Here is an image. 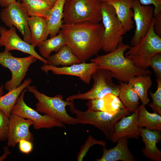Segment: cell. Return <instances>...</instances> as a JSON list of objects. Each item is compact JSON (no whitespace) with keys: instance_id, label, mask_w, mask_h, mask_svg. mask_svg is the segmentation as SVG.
<instances>
[{"instance_id":"cell-5","label":"cell","mask_w":161,"mask_h":161,"mask_svg":"<svg viewBox=\"0 0 161 161\" xmlns=\"http://www.w3.org/2000/svg\"><path fill=\"white\" fill-rule=\"evenodd\" d=\"M33 94L38 101L36 104V110L55 118L64 124L75 125L79 123L76 118L67 113L66 107L70 105L73 101H65L63 97L57 95L53 97L48 96L39 92L35 86L28 85L26 88Z\"/></svg>"},{"instance_id":"cell-31","label":"cell","mask_w":161,"mask_h":161,"mask_svg":"<svg viewBox=\"0 0 161 161\" xmlns=\"http://www.w3.org/2000/svg\"><path fill=\"white\" fill-rule=\"evenodd\" d=\"M95 144L100 145L103 147H106V142L103 140H97L93 138L91 135L89 136L81 147L77 157V160L83 161L90 148Z\"/></svg>"},{"instance_id":"cell-23","label":"cell","mask_w":161,"mask_h":161,"mask_svg":"<svg viewBox=\"0 0 161 161\" xmlns=\"http://www.w3.org/2000/svg\"><path fill=\"white\" fill-rule=\"evenodd\" d=\"M128 84L137 94L142 104L147 105L150 100L148 92L151 87L152 81L150 75L136 76L130 79Z\"/></svg>"},{"instance_id":"cell-7","label":"cell","mask_w":161,"mask_h":161,"mask_svg":"<svg viewBox=\"0 0 161 161\" xmlns=\"http://www.w3.org/2000/svg\"><path fill=\"white\" fill-rule=\"evenodd\" d=\"M102 21L104 27L102 37V49L106 53L115 49L122 42L126 32L116 14L114 9L107 2L102 3Z\"/></svg>"},{"instance_id":"cell-15","label":"cell","mask_w":161,"mask_h":161,"mask_svg":"<svg viewBox=\"0 0 161 161\" xmlns=\"http://www.w3.org/2000/svg\"><path fill=\"white\" fill-rule=\"evenodd\" d=\"M9 119L7 139L8 146L15 147L22 139L33 141V135L29 130L30 126L33 124L32 120L12 113Z\"/></svg>"},{"instance_id":"cell-2","label":"cell","mask_w":161,"mask_h":161,"mask_svg":"<svg viewBox=\"0 0 161 161\" xmlns=\"http://www.w3.org/2000/svg\"><path fill=\"white\" fill-rule=\"evenodd\" d=\"M129 47L122 42L115 49L105 55H97L90 61L96 64L97 69L110 71L119 82L127 83L133 77L151 74L150 71L147 69L136 67L130 59L124 56V52Z\"/></svg>"},{"instance_id":"cell-24","label":"cell","mask_w":161,"mask_h":161,"mask_svg":"<svg viewBox=\"0 0 161 161\" xmlns=\"http://www.w3.org/2000/svg\"><path fill=\"white\" fill-rule=\"evenodd\" d=\"M46 59L49 64L56 66H67L81 63L72 49L66 44L63 46L56 54Z\"/></svg>"},{"instance_id":"cell-38","label":"cell","mask_w":161,"mask_h":161,"mask_svg":"<svg viewBox=\"0 0 161 161\" xmlns=\"http://www.w3.org/2000/svg\"><path fill=\"white\" fill-rule=\"evenodd\" d=\"M16 1V0H0V5L5 8Z\"/></svg>"},{"instance_id":"cell-17","label":"cell","mask_w":161,"mask_h":161,"mask_svg":"<svg viewBox=\"0 0 161 161\" xmlns=\"http://www.w3.org/2000/svg\"><path fill=\"white\" fill-rule=\"evenodd\" d=\"M139 127L140 136L145 144V148L142 150L144 156L154 161H160L161 151L156 146L161 140L160 131Z\"/></svg>"},{"instance_id":"cell-22","label":"cell","mask_w":161,"mask_h":161,"mask_svg":"<svg viewBox=\"0 0 161 161\" xmlns=\"http://www.w3.org/2000/svg\"><path fill=\"white\" fill-rule=\"evenodd\" d=\"M30 17L38 16L47 19L54 4L47 0H18Z\"/></svg>"},{"instance_id":"cell-19","label":"cell","mask_w":161,"mask_h":161,"mask_svg":"<svg viewBox=\"0 0 161 161\" xmlns=\"http://www.w3.org/2000/svg\"><path fill=\"white\" fill-rule=\"evenodd\" d=\"M107 2L114 8L117 17L126 32L133 28V0H109Z\"/></svg>"},{"instance_id":"cell-6","label":"cell","mask_w":161,"mask_h":161,"mask_svg":"<svg viewBox=\"0 0 161 161\" xmlns=\"http://www.w3.org/2000/svg\"><path fill=\"white\" fill-rule=\"evenodd\" d=\"M70 110L76 115L79 123L93 125L101 130L106 137L111 140L116 123L122 117L128 116L130 112L126 109L110 114L100 111H82L75 107L74 102L70 105Z\"/></svg>"},{"instance_id":"cell-27","label":"cell","mask_w":161,"mask_h":161,"mask_svg":"<svg viewBox=\"0 0 161 161\" xmlns=\"http://www.w3.org/2000/svg\"><path fill=\"white\" fill-rule=\"evenodd\" d=\"M119 84L118 97L126 108L132 113L138 108L140 104L139 97L137 93L128 83L119 82Z\"/></svg>"},{"instance_id":"cell-25","label":"cell","mask_w":161,"mask_h":161,"mask_svg":"<svg viewBox=\"0 0 161 161\" xmlns=\"http://www.w3.org/2000/svg\"><path fill=\"white\" fill-rule=\"evenodd\" d=\"M66 0H57L47 19L49 25L50 38L56 35L63 24L64 6Z\"/></svg>"},{"instance_id":"cell-21","label":"cell","mask_w":161,"mask_h":161,"mask_svg":"<svg viewBox=\"0 0 161 161\" xmlns=\"http://www.w3.org/2000/svg\"><path fill=\"white\" fill-rule=\"evenodd\" d=\"M32 82L31 79L28 78L17 88L9 91L5 95L0 96V110L8 117L9 118L12 110L21 92Z\"/></svg>"},{"instance_id":"cell-32","label":"cell","mask_w":161,"mask_h":161,"mask_svg":"<svg viewBox=\"0 0 161 161\" xmlns=\"http://www.w3.org/2000/svg\"><path fill=\"white\" fill-rule=\"evenodd\" d=\"M9 119L0 110V141L7 140Z\"/></svg>"},{"instance_id":"cell-41","label":"cell","mask_w":161,"mask_h":161,"mask_svg":"<svg viewBox=\"0 0 161 161\" xmlns=\"http://www.w3.org/2000/svg\"><path fill=\"white\" fill-rule=\"evenodd\" d=\"M48 0V1H49L53 3L54 4H55V2H56V0Z\"/></svg>"},{"instance_id":"cell-30","label":"cell","mask_w":161,"mask_h":161,"mask_svg":"<svg viewBox=\"0 0 161 161\" xmlns=\"http://www.w3.org/2000/svg\"><path fill=\"white\" fill-rule=\"evenodd\" d=\"M157 89L155 92H150V94L152 98V102L148 104L154 112L161 115V79L157 80Z\"/></svg>"},{"instance_id":"cell-29","label":"cell","mask_w":161,"mask_h":161,"mask_svg":"<svg viewBox=\"0 0 161 161\" xmlns=\"http://www.w3.org/2000/svg\"><path fill=\"white\" fill-rule=\"evenodd\" d=\"M103 98L104 112L113 114L119 110L126 109L118 96L109 94L105 96Z\"/></svg>"},{"instance_id":"cell-33","label":"cell","mask_w":161,"mask_h":161,"mask_svg":"<svg viewBox=\"0 0 161 161\" xmlns=\"http://www.w3.org/2000/svg\"><path fill=\"white\" fill-rule=\"evenodd\" d=\"M149 66L153 70L157 80L161 79V53H157L151 58Z\"/></svg>"},{"instance_id":"cell-18","label":"cell","mask_w":161,"mask_h":161,"mask_svg":"<svg viewBox=\"0 0 161 161\" xmlns=\"http://www.w3.org/2000/svg\"><path fill=\"white\" fill-rule=\"evenodd\" d=\"M116 145L107 149L103 147V154L100 159L95 161H135V159L128 147V139L122 137L119 139Z\"/></svg>"},{"instance_id":"cell-8","label":"cell","mask_w":161,"mask_h":161,"mask_svg":"<svg viewBox=\"0 0 161 161\" xmlns=\"http://www.w3.org/2000/svg\"><path fill=\"white\" fill-rule=\"evenodd\" d=\"M114 78L113 75L110 71L104 69H97L92 76L94 83L92 88L86 92L71 95L66 99V100L101 98L109 94L118 97L120 86L113 82Z\"/></svg>"},{"instance_id":"cell-16","label":"cell","mask_w":161,"mask_h":161,"mask_svg":"<svg viewBox=\"0 0 161 161\" xmlns=\"http://www.w3.org/2000/svg\"><path fill=\"white\" fill-rule=\"evenodd\" d=\"M138 109L129 116H124L115 124L111 141L117 142L122 137L138 139L140 134L138 126Z\"/></svg>"},{"instance_id":"cell-1","label":"cell","mask_w":161,"mask_h":161,"mask_svg":"<svg viewBox=\"0 0 161 161\" xmlns=\"http://www.w3.org/2000/svg\"><path fill=\"white\" fill-rule=\"evenodd\" d=\"M103 30L102 23L82 22L63 24L60 31L63 35L66 44L82 63L97 55L102 49Z\"/></svg>"},{"instance_id":"cell-39","label":"cell","mask_w":161,"mask_h":161,"mask_svg":"<svg viewBox=\"0 0 161 161\" xmlns=\"http://www.w3.org/2000/svg\"><path fill=\"white\" fill-rule=\"evenodd\" d=\"M4 150L3 154L0 157V161H2L6 159L8 155L11 154L9 151L8 146H6L3 148Z\"/></svg>"},{"instance_id":"cell-20","label":"cell","mask_w":161,"mask_h":161,"mask_svg":"<svg viewBox=\"0 0 161 161\" xmlns=\"http://www.w3.org/2000/svg\"><path fill=\"white\" fill-rule=\"evenodd\" d=\"M28 23L31 34V44L38 47L46 40L49 35L48 24L46 19L38 16H30Z\"/></svg>"},{"instance_id":"cell-14","label":"cell","mask_w":161,"mask_h":161,"mask_svg":"<svg viewBox=\"0 0 161 161\" xmlns=\"http://www.w3.org/2000/svg\"><path fill=\"white\" fill-rule=\"evenodd\" d=\"M42 71L47 74L51 71L55 75L76 76L85 83L89 84L94 72L97 69L94 62H82L70 66L58 67L49 64H44L41 67Z\"/></svg>"},{"instance_id":"cell-42","label":"cell","mask_w":161,"mask_h":161,"mask_svg":"<svg viewBox=\"0 0 161 161\" xmlns=\"http://www.w3.org/2000/svg\"><path fill=\"white\" fill-rule=\"evenodd\" d=\"M102 3L107 2L109 0H100Z\"/></svg>"},{"instance_id":"cell-10","label":"cell","mask_w":161,"mask_h":161,"mask_svg":"<svg viewBox=\"0 0 161 161\" xmlns=\"http://www.w3.org/2000/svg\"><path fill=\"white\" fill-rule=\"evenodd\" d=\"M0 17L7 27H16L22 34L23 40L31 44V34L28 23L30 16L19 0L4 8Z\"/></svg>"},{"instance_id":"cell-28","label":"cell","mask_w":161,"mask_h":161,"mask_svg":"<svg viewBox=\"0 0 161 161\" xmlns=\"http://www.w3.org/2000/svg\"><path fill=\"white\" fill-rule=\"evenodd\" d=\"M66 43L64 38L59 31L58 35L47 39L38 47L41 55L43 58L47 59L51 55V52H57Z\"/></svg>"},{"instance_id":"cell-26","label":"cell","mask_w":161,"mask_h":161,"mask_svg":"<svg viewBox=\"0 0 161 161\" xmlns=\"http://www.w3.org/2000/svg\"><path fill=\"white\" fill-rule=\"evenodd\" d=\"M145 105L142 104L139 106L138 126L150 130H161V116L154 112L151 113L146 109Z\"/></svg>"},{"instance_id":"cell-9","label":"cell","mask_w":161,"mask_h":161,"mask_svg":"<svg viewBox=\"0 0 161 161\" xmlns=\"http://www.w3.org/2000/svg\"><path fill=\"white\" fill-rule=\"evenodd\" d=\"M37 60L36 57L30 55L26 57L17 58L10 52H0V65L9 69L12 74L11 79L4 84L5 89L9 91L20 86L27 75L30 66Z\"/></svg>"},{"instance_id":"cell-12","label":"cell","mask_w":161,"mask_h":161,"mask_svg":"<svg viewBox=\"0 0 161 161\" xmlns=\"http://www.w3.org/2000/svg\"><path fill=\"white\" fill-rule=\"evenodd\" d=\"M7 29L0 26V47H5L4 51L10 52L17 50L33 55L44 64H49L46 59L39 55L35 50V47L22 40L16 32V28L14 26Z\"/></svg>"},{"instance_id":"cell-11","label":"cell","mask_w":161,"mask_h":161,"mask_svg":"<svg viewBox=\"0 0 161 161\" xmlns=\"http://www.w3.org/2000/svg\"><path fill=\"white\" fill-rule=\"evenodd\" d=\"M28 91L26 88L21 92L12 110V113L32 120L33 122V127L36 130L54 127H65L64 124L57 119L46 114L42 115L29 106L24 100V95Z\"/></svg>"},{"instance_id":"cell-40","label":"cell","mask_w":161,"mask_h":161,"mask_svg":"<svg viewBox=\"0 0 161 161\" xmlns=\"http://www.w3.org/2000/svg\"><path fill=\"white\" fill-rule=\"evenodd\" d=\"M4 88L3 85H1L0 86V96L3 95V89Z\"/></svg>"},{"instance_id":"cell-3","label":"cell","mask_w":161,"mask_h":161,"mask_svg":"<svg viewBox=\"0 0 161 161\" xmlns=\"http://www.w3.org/2000/svg\"><path fill=\"white\" fill-rule=\"evenodd\" d=\"M101 4L100 0H66L63 24L99 23L102 21Z\"/></svg>"},{"instance_id":"cell-35","label":"cell","mask_w":161,"mask_h":161,"mask_svg":"<svg viewBox=\"0 0 161 161\" xmlns=\"http://www.w3.org/2000/svg\"><path fill=\"white\" fill-rule=\"evenodd\" d=\"M20 151L24 154H28L32 152L33 148L32 142L29 140L22 139L18 143Z\"/></svg>"},{"instance_id":"cell-4","label":"cell","mask_w":161,"mask_h":161,"mask_svg":"<svg viewBox=\"0 0 161 161\" xmlns=\"http://www.w3.org/2000/svg\"><path fill=\"white\" fill-rule=\"evenodd\" d=\"M153 17L150 28L140 41L134 46H129L125 56L130 59L136 67L147 69L151 58L161 53V38L154 30Z\"/></svg>"},{"instance_id":"cell-37","label":"cell","mask_w":161,"mask_h":161,"mask_svg":"<svg viewBox=\"0 0 161 161\" xmlns=\"http://www.w3.org/2000/svg\"><path fill=\"white\" fill-rule=\"evenodd\" d=\"M154 30L156 33L160 37L161 35V13L154 17Z\"/></svg>"},{"instance_id":"cell-34","label":"cell","mask_w":161,"mask_h":161,"mask_svg":"<svg viewBox=\"0 0 161 161\" xmlns=\"http://www.w3.org/2000/svg\"><path fill=\"white\" fill-rule=\"evenodd\" d=\"M86 103L87 106V111H100L104 112V99L101 98L89 99Z\"/></svg>"},{"instance_id":"cell-13","label":"cell","mask_w":161,"mask_h":161,"mask_svg":"<svg viewBox=\"0 0 161 161\" xmlns=\"http://www.w3.org/2000/svg\"><path fill=\"white\" fill-rule=\"evenodd\" d=\"M132 9L136 29L131 44L134 46L145 36L150 29L154 17V10L149 6L142 5L139 0H133Z\"/></svg>"},{"instance_id":"cell-36","label":"cell","mask_w":161,"mask_h":161,"mask_svg":"<svg viewBox=\"0 0 161 161\" xmlns=\"http://www.w3.org/2000/svg\"><path fill=\"white\" fill-rule=\"evenodd\" d=\"M140 3L143 5H148L153 4L154 7V16L155 17L161 14V0H139Z\"/></svg>"}]
</instances>
